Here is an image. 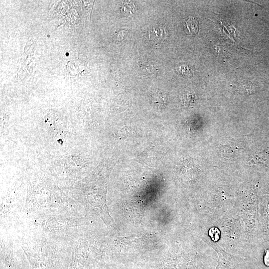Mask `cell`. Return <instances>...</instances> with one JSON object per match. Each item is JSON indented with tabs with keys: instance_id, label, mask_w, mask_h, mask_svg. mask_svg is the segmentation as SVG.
Masks as SVG:
<instances>
[{
	"instance_id": "6da1fadb",
	"label": "cell",
	"mask_w": 269,
	"mask_h": 269,
	"mask_svg": "<svg viewBox=\"0 0 269 269\" xmlns=\"http://www.w3.org/2000/svg\"><path fill=\"white\" fill-rule=\"evenodd\" d=\"M187 33L190 35H195L198 32V21L193 17H190L185 21Z\"/></svg>"
},
{
	"instance_id": "277c9868",
	"label": "cell",
	"mask_w": 269,
	"mask_h": 269,
	"mask_svg": "<svg viewBox=\"0 0 269 269\" xmlns=\"http://www.w3.org/2000/svg\"><path fill=\"white\" fill-rule=\"evenodd\" d=\"M219 230H218L217 229H216V230L215 231V233H214V230L213 229V228L210 229V231H209V234H214L215 235H214L213 236H212L211 237L212 239L214 240V241H217L219 238Z\"/></svg>"
},
{
	"instance_id": "7a4b0ae2",
	"label": "cell",
	"mask_w": 269,
	"mask_h": 269,
	"mask_svg": "<svg viewBox=\"0 0 269 269\" xmlns=\"http://www.w3.org/2000/svg\"><path fill=\"white\" fill-rule=\"evenodd\" d=\"M152 100L154 104L159 107L165 105L167 102V98L162 93H156L153 95Z\"/></svg>"
},
{
	"instance_id": "5b68a950",
	"label": "cell",
	"mask_w": 269,
	"mask_h": 269,
	"mask_svg": "<svg viewBox=\"0 0 269 269\" xmlns=\"http://www.w3.org/2000/svg\"><path fill=\"white\" fill-rule=\"evenodd\" d=\"M264 262L265 265L269 267V249L266 251L264 257Z\"/></svg>"
},
{
	"instance_id": "3957f363",
	"label": "cell",
	"mask_w": 269,
	"mask_h": 269,
	"mask_svg": "<svg viewBox=\"0 0 269 269\" xmlns=\"http://www.w3.org/2000/svg\"><path fill=\"white\" fill-rule=\"evenodd\" d=\"M179 71L184 76H189L193 73V71L187 66H181Z\"/></svg>"
}]
</instances>
